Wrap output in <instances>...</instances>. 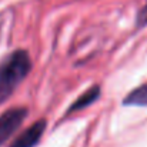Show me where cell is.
<instances>
[{
    "label": "cell",
    "mask_w": 147,
    "mask_h": 147,
    "mask_svg": "<svg viewBox=\"0 0 147 147\" xmlns=\"http://www.w3.org/2000/svg\"><path fill=\"white\" fill-rule=\"evenodd\" d=\"M32 69V60L26 50H16L0 66V103L9 97L24 80Z\"/></svg>",
    "instance_id": "cell-1"
},
{
    "label": "cell",
    "mask_w": 147,
    "mask_h": 147,
    "mask_svg": "<svg viewBox=\"0 0 147 147\" xmlns=\"http://www.w3.org/2000/svg\"><path fill=\"white\" fill-rule=\"evenodd\" d=\"M27 117V110L24 107H14L4 111L0 116V146L9 140V137L16 133L23 120Z\"/></svg>",
    "instance_id": "cell-2"
},
{
    "label": "cell",
    "mask_w": 147,
    "mask_h": 147,
    "mask_svg": "<svg viewBox=\"0 0 147 147\" xmlns=\"http://www.w3.org/2000/svg\"><path fill=\"white\" fill-rule=\"evenodd\" d=\"M100 93H101V90H100V87H98V86H94V87L89 89L87 92H84L80 97L77 98V100H76V101L70 106V109H69L67 114H71V113H74V111L83 110V109H86L87 106L93 104V103H94V101L98 98Z\"/></svg>",
    "instance_id": "cell-4"
},
{
    "label": "cell",
    "mask_w": 147,
    "mask_h": 147,
    "mask_svg": "<svg viewBox=\"0 0 147 147\" xmlns=\"http://www.w3.org/2000/svg\"><path fill=\"white\" fill-rule=\"evenodd\" d=\"M124 106H136V107H147V83L131 90L123 100Z\"/></svg>",
    "instance_id": "cell-5"
},
{
    "label": "cell",
    "mask_w": 147,
    "mask_h": 147,
    "mask_svg": "<svg viewBox=\"0 0 147 147\" xmlns=\"http://www.w3.org/2000/svg\"><path fill=\"white\" fill-rule=\"evenodd\" d=\"M46 129V120H37L34 124L27 127L10 147H34L42 139Z\"/></svg>",
    "instance_id": "cell-3"
}]
</instances>
